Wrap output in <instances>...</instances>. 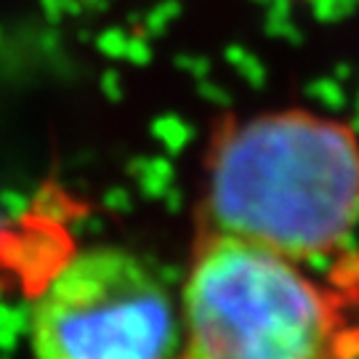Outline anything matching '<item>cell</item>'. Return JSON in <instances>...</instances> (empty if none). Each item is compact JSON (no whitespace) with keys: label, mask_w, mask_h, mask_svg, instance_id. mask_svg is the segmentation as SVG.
Here are the masks:
<instances>
[{"label":"cell","mask_w":359,"mask_h":359,"mask_svg":"<svg viewBox=\"0 0 359 359\" xmlns=\"http://www.w3.org/2000/svg\"><path fill=\"white\" fill-rule=\"evenodd\" d=\"M200 229L301 264L354 250L359 133L306 107L229 115L203 160Z\"/></svg>","instance_id":"obj_1"},{"label":"cell","mask_w":359,"mask_h":359,"mask_svg":"<svg viewBox=\"0 0 359 359\" xmlns=\"http://www.w3.org/2000/svg\"><path fill=\"white\" fill-rule=\"evenodd\" d=\"M32 359H176L179 295L123 245L67 258L29 304Z\"/></svg>","instance_id":"obj_3"},{"label":"cell","mask_w":359,"mask_h":359,"mask_svg":"<svg viewBox=\"0 0 359 359\" xmlns=\"http://www.w3.org/2000/svg\"><path fill=\"white\" fill-rule=\"evenodd\" d=\"M176 359H359V250L301 264L197 231Z\"/></svg>","instance_id":"obj_2"}]
</instances>
